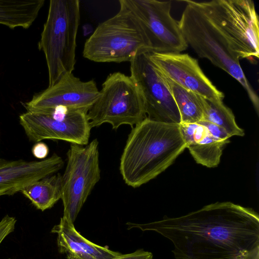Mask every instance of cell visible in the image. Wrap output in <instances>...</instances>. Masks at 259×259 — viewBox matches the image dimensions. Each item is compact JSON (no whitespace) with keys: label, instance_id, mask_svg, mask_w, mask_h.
I'll return each mask as SVG.
<instances>
[{"label":"cell","instance_id":"6da1fadb","mask_svg":"<svg viewBox=\"0 0 259 259\" xmlns=\"http://www.w3.org/2000/svg\"><path fill=\"white\" fill-rule=\"evenodd\" d=\"M127 229L156 232L172 244L176 259H259V216L231 202L212 203L176 218Z\"/></svg>","mask_w":259,"mask_h":259},{"label":"cell","instance_id":"7a4b0ae2","mask_svg":"<svg viewBox=\"0 0 259 259\" xmlns=\"http://www.w3.org/2000/svg\"><path fill=\"white\" fill-rule=\"evenodd\" d=\"M186 148L180 124L146 117L128 135L119 163L123 181L133 188L141 186L164 171Z\"/></svg>","mask_w":259,"mask_h":259},{"label":"cell","instance_id":"3957f363","mask_svg":"<svg viewBox=\"0 0 259 259\" xmlns=\"http://www.w3.org/2000/svg\"><path fill=\"white\" fill-rule=\"evenodd\" d=\"M181 2L186 5L178 23L188 46L199 57L208 60L238 81L246 91L258 113V97L248 81L230 40L198 2Z\"/></svg>","mask_w":259,"mask_h":259},{"label":"cell","instance_id":"277c9868","mask_svg":"<svg viewBox=\"0 0 259 259\" xmlns=\"http://www.w3.org/2000/svg\"><path fill=\"white\" fill-rule=\"evenodd\" d=\"M119 3L118 12L100 23L87 39L84 58L96 62H130L140 53L151 52L140 21L122 0Z\"/></svg>","mask_w":259,"mask_h":259},{"label":"cell","instance_id":"5b68a950","mask_svg":"<svg viewBox=\"0 0 259 259\" xmlns=\"http://www.w3.org/2000/svg\"><path fill=\"white\" fill-rule=\"evenodd\" d=\"M79 20L78 0L50 1L47 19L38 44V49L45 56L48 87L74 69Z\"/></svg>","mask_w":259,"mask_h":259},{"label":"cell","instance_id":"8992f818","mask_svg":"<svg viewBox=\"0 0 259 259\" xmlns=\"http://www.w3.org/2000/svg\"><path fill=\"white\" fill-rule=\"evenodd\" d=\"M87 116L92 128L104 123L110 124L115 130L122 125L133 127L147 117L141 91L130 76L119 72L111 73Z\"/></svg>","mask_w":259,"mask_h":259},{"label":"cell","instance_id":"52a82bcc","mask_svg":"<svg viewBox=\"0 0 259 259\" xmlns=\"http://www.w3.org/2000/svg\"><path fill=\"white\" fill-rule=\"evenodd\" d=\"M200 6L232 44L239 59L255 64L259 57V21L251 0H213Z\"/></svg>","mask_w":259,"mask_h":259},{"label":"cell","instance_id":"ba28073f","mask_svg":"<svg viewBox=\"0 0 259 259\" xmlns=\"http://www.w3.org/2000/svg\"><path fill=\"white\" fill-rule=\"evenodd\" d=\"M62 175L63 217L74 224L82 207L101 178L99 142L85 146L71 143Z\"/></svg>","mask_w":259,"mask_h":259},{"label":"cell","instance_id":"9c48e42d","mask_svg":"<svg viewBox=\"0 0 259 259\" xmlns=\"http://www.w3.org/2000/svg\"><path fill=\"white\" fill-rule=\"evenodd\" d=\"M87 113L58 106L37 113L27 111L19 116V121L30 141L61 140L85 146L92 129Z\"/></svg>","mask_w":259,"mask_h":259},{"label":"cell","instance_id":"30bf717a","mask_svg":"<svg viewBox=\"0 0 259 259\" xmlns=\"http://www.w3.org/2000/svg\"><path fill=\"white\" fill-rule=\"evenodd\" d=\"M138 18L149 40L151 52L181 53L188 46L178 21L170 14V1L122 0Z\"/></svg>","mask_w":259,"mask_h":259},{"label":"cell","instance_id":"8fae6325","mask_svg":"<svg viewBox=\"0 0 259 259\" xmlns=\"http://www.w3.org/2000/svg\"><path fill=\"white\" fill-rule=\"evenodd\" d=\"M149 53H140L130 62V76L141 91L147 117L160 122L181 124L177 105L161 73L151 61Z\"/></svg>","mask_w":259,"mask_h":259},{"label":"cell","instance_id":"7c38bea8","mask_svg":"<svg viewBox=\"0 0 259 259\" xmlns=\"http://www.w3.org/2000/svg\"><path fill=\"white\" fill-rule=\"evenodd\" d=\"M99 95V90L94 80L83 81L68 73L53 85L34 94L25 107L27 111L35 113L58 106L88 112Z\"/></svg>","mask_w":259,"mask_h":259},{"label":"cell","instance_id":"4fadbf2b","mask_svg":"<svg viewBox=\"0 0 259 259\" xmlns=\"http://www.w3.org/2000/svg\"><path fill=\"white\" fill-rule=\"evenodd\" d=\"M149 57L163 74L205 99L223 101L224 94L205 76L196 59L187 54L150 53Z\"/></svg>","mask_w":259,"mask_h":259},{"label":"cell","instance_id":"5bb4252c","mask_svg":"<svg viewBox=\"0 0 259 259\" xmlns=\"http://www.w3.org/2000/svg\"><path fill=\"white\" fill-rule=\"evenodd\" d=\"M64 161L56 153L38 161L0 159V197L13 195L30 184L54 174Z\"/></svg>","mask_w":259,"mask_h":259},{"label":"cell","instance_id":"9a60e30c","mask_svg":"<svg viewBox=\"0 0 259 259\" xmlns=\"http://www.w3.org/2000/svg\"><path fill=\"white\" fill-rule=\"evenodd\" d=\"M51 232L57 234L58 251L67 259H111L121 253L94 243L83 237L74 224L62 217Z\"/></svg>","mask_w":259,"mask_h":259},{"label":"cell","instance_id":"2e32d148","mask_svg":"<svg viewBox=\"0 0 259 259\" xmlns=\"http://www.w3.org/2000/svg\"><path fill=\"white\" fill-rule=\"evenodd\" d=\"M45 0H0V24L11 29L29 28Z\"/></svg>","mask_w":259,"mask_h":259},{"label":"cell","instance_id":"e0dca14e","mask_svg":"<svg viewBox=\"0 0 259 259\" xmlns=\"http://www.w3.org/2000/svg\"><path fill=\"white\" fill-rule=\"evenodd\" d=\"M62 175L53 174L28 186L21 192L38 209L52 208L62 197Z\"/></svg>","mask_w":259,"mask_h":259},{"label":"cell","instance_id":"ac0fdd59","mask_svg":"<svg viewBox=\"0 0 259 259\" xmlns=\"http://www.w3.org/2000/svg\"><path fill=\"white\" fill-rule=\"evenodd\" d=\"M161 74L179 111L181 123H197L202 120L203 115L202 97Z\"/></svg>","mask_w":259,"mask_h":259},{"label":"cell","instance_id":"d6986e66","mask_svg":"<svg viewBox=\"0 0 259 259\" xmlns=\"http://www.w3.org/2000/svg\"><path fill=\"white\" fill-rule=\"evenodd\" d=\"M203 119L225 130L231 136H243L244 132L237 124L231 110L223 101L208 100L202 97Z\"/></svg>","mask_w":259,"mask_h":259},{"label":"cell","instance_id":"ffe728a7","mask_svg":"<svg viewBox=\"0 0 259 259\" xmlns=\"http://www.w3.org/2000/svg\"><path fill=\"white\" fill-rule=\"evenodd\" d=\"M230 141H218L209 135L201 142L187 146L196 162L207 167H214L220 162L224 146Z\"/></svg>","mask_w":259,"mask_h":259},{"label":"cell","instance_id":"44dd1931","mask_svg":"<svg viewBox=\"0 0 259 259\" xmlns=\"http://www.w3.org/2000/svg\"><path fill=\"white\" fill-rule=\"evenodd\" d=\"M180 128L182 137L188 145L201 142L209 134L203 125L198 123H181Z\"/></svg>","mask_w":259,"mask_h":259},{"label":"cell","instance_id":"7402d4cb","mask_svg":"<svg viewBox=\"0 0 259 259\" xmlns=\"http://www.w3.org/2000/svg\"><path fill=\"white\" fill-rule=\"evenodd\" d=\"M197 123L205 127L209 135L216 140L228 141L231 137L225 130L214 123L204 120H201Z\"/></svg>","mask_w":259,"mask_h":259},{"label":"cell","instance_id":"603a6c76","mask_svg":"<svg viewBox=\"0 0 259 259\" xmlns=\"http://www.w3.org/2000/svg\"><path fill=\"white\" fill-rule=\"evenodd\" d=\"M16 223V219L8 215H5L0 221V244L8 235L13 232Z\"/></svg>","mask_w":259,"mask_h":259},{"label":"cell","instance_id":"cb8c5ba5","mask_svg":"<svg viewBox=\"0 0 259 259\" xmlns=\"http://www.w3.org/2000/svg\"><path fill=\"white\" fill-rule=\"evenodd\" d=\"M111 259H153V254L149 251L140 249L132 253L121 254Z\"/></svg>","mask_w":259,"mask_h":259},{"label":"cell","instance_id":"d4e9b609","mask_svg":"<svg viewBox=\"0 0 259 259\" xmlns=\"http://www.w3.org/2000/svg\"><path fill=\"white\" fill-rule=\"evenodd\" d=\"M32 153L36 158L44 159L46 158L49 153V149L46 144L38 142L34 145Z\"/></svg>","mask_w":259,"mask_h":259}]
</instances>
